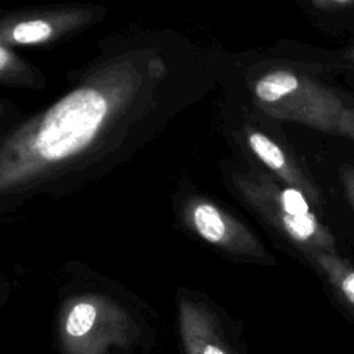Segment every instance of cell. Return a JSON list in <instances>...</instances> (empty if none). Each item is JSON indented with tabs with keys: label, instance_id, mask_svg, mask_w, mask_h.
Segmentation results:
<instances>
[{
	"label": "cell",
	"instance_id": "1",
	"mask_svg": "<svg viewBox=\"0 0 354 354\" xmlns=\"http://www.w3.org/2000/svg\"><path fill=\"white\" fill-rule=\"evenodd\" d=\"M106 115L104 97L93 88L75 90L41 120L35 147L44 160H61L86 148Z\"/></svg>",
	"mask_w": 354,
	"mask_h": 354
},
{
	"label": "cell",
	"instance_id": "2",
	"mask_svg": "<svg viewBox=\"0 0 354 354\" xmlns=\"http://www.w3.org/2000/svg\"><path fill=\"white\" fill-rule=\"evenodd\" d=\"M101 326L98 308L90 301H79L69 311L64 324L65 347L69 354H100L120 337Z\"/></svg>",
	"mask_w": 354,
	"mask_h": 354
},
{
	"label": "cell",
	"instance_id": "3",
	"mask_svg": "<svg viewBox=\"0 0 354 354\" xmlns=\"http://www.w3.org/2000/svg\"><path fill=\"white\" fill-rule=\"evenodd\" d=\"M317 267L322 271L330 292L344 315L354 322V266L337 254H314Z\"/></svg>",
	"mask_w": 354,
	"mask_h": 354
},
{
	"label": "cell",
	"instance_id": "4",
	"mask_svg": "<svg viewBox=\"0 0 354 354\" xmlns=\"http://www.w3.org/2000/svg\"><path fill=\"white\" fill-rule=\"evenodd\" d=\"M181 336L187 354H231L210 321L191 307H183Z\"/></svg>",
	"mask_w": 354,
	"mask_h": 354
},
{
	"label": "cell",
	"instance_id": "5",
	"mask_svg": "<svg viewBox=\"0 0 354 354\" xmlns=\"http://www.w3.org/2000/svg\"><path fill=\"white\" fill-rule=\"evenodd\" d=\"M301 79L288 71H275L261 77L256 84V95L264 102H278L296 91Z\"/></svg>",
	"mask_w": 354,
	"mask_h": 354
},
{
	"label": "cell",
	"instance_id": "6",
	"mask_svg": "<svg viewBox=\"0 0 354 354\" xmlns=\"http://www.w3.org/2000/svg\"><path fill=\"white\" fill-rule=\"evenodd\" d=\"M194 225L207 242L217 243L224 239L225 223L220 212L212 205L201 203L195 207Z\"/></svg>",
	"mask_w": 354,
	"mask_h": 354
},
{
	"label": "cell",
	"instance_id": "7",
	"mask_svg": "<svg viewBox=\"0 0 354 354\" xmlns=\"http://www.w3.org/2000/svg\"><path fill=\"white\" fill-rule=\"evenodd\" d=\"M249 145L256 152V155L271 169L285 170L288 167L286 158L282 149L264 134L253 133L249 137Z\"/></svg>",
	"mask_w": 354,
	"mask_h": 354
},
{
	"label": "cell",
	"instance_id": "8",
	"mask_svg": "<svg viewBox=\"0 0 354 354\" xmlns=\"http://www.w3.org/2000/svg\"><path fill=\"white\" fill-rule=\"evenodd\" d=\"M51 26L44 21L21 22L12 29V39L21 44L39 43L51 36Z\"/></svg>",
	"mask_w": 354,
	"mask_h": 354
},
{
	"label": "cell",
	"instance_id": "9",
	"mask_svg": "<svg viewBox=\"0 0 354 354\" xmlns=\"http://www.w3.org/2000/svg\"><path fill=\"white\" fill-rule=\"evenodd\" d=\"M279 206L283 214L301 216L311 213L307 199L297 188H285L279 194Z\"/></svg>",
	"mask_w": 354,
	"mask_h": 354
},
{
	"label": "cell",
	"instance_id": "10",
	"mask_svg": "<svg viewBox=\"0 0 354 354\" xmlns=\"http://www.w3.org/2000/svg\"><path fill=\"white\" fill-rule=\"evenodd\" d=\"M340 180H342L347 201L351 205L354 212V166L343 165V167L340 169Z\"/></svg>",
	"mask_w": 354,
	"mask_h": 354
},
{
	"label": "cell",
	"instance_id": "11",
	"mask_svg": "<svg viewBox=\"0 0 354 354\" xmlns=\"http://www.w3.org/2000/svg\"><path fill=\"white\" fill-rule=\"evenodd\" d=\"M337 133L354 141V108H346L340 118Z\"/></svg>",
	"mask_w": 354,
	"mask_h": 354
},
{
	"label": "cell",
	"instance_id": "12",
	"mask_svg": "<svg viewBox=\"0 0 354 354\" xmlns=\"http://www.w3.org/2000/svg\"><path fill=\"white\" fill-rule=\"evenodd\" d=\"M314 6L328 11H336V10L344 11L347 8H354V0H317L314 1Z\"/></svg>",
	"mask_w": 354,
	"mask_h": 354
},
{
	"label": "cell",
	"instance_id": "13",
	"mask_svg": "<svg viewBox=\"0 0 354 354\" xmlns=\"http://www.w3.org/2000/svg\"><path fill=\"white\" fill-rule=\"evenodd\" d=\"M6 64H7V50L4 47H1V51H0V66H1V69L6 68Z\"/></svg>",
	"mask_w": 354,
	"mask_h": 354
}]
</instances>
